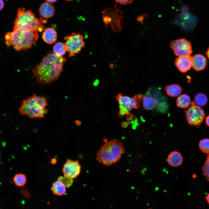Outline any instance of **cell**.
Instances as JSON below:
<instances>
[{
	"label": "cell",
	"mask_w": 209,
	"mask_h": 209,
	"mask_svg": "<svg viewBox=\"0 0 209 209\" xmlns=\"http://www.w3.org/2000/svg\"><path fill=\"white\" fill-rule=\"evenodd\" d=\"M66 61L64 57L49 52L33 69V76L38 83L49 84L58 79Z\"/></svg>",
	"instance_id": "cell-1"
},
{
	"label": "cell",
	"mask_w": 209,
	"mask_h": 209,
	"mask_svg": "<svg viewBox=\"0 0 209 209\" xmlns=\"http://www.w3.org/2000/svg\"><path fill=\"white\" fill-rule=\"evenodd\" d=\"M13 30L12 32L6 33L5 39L7 46H12L16 51H20L30 48L38 39L37 31L19 28Z\"/></svg>",
	"instance_id": "cell-2"
},
{
	"label": "cell",
	"mask_w": 209,
	"mask_h": 209,
	"mask_svg": "<svg viewBox=\"0 0 209 209\" xmlns=\"http://www.w3.org/2000/svg\"><path fill=\"white\" fill-rule=\"evenodd\" d=\"M47 100L48 98L46 96L34 94L23 100L19 112L31 118H43L48 111L46 108Z\"/></svg>",
	"instance_id": "cell-3"
},
{
	"label": "cell",
	"mask_w": 209,
	"mask_h": 209,
	"mask_svg": "<svg viewBox=\"0 0 209 209\" xmlns=\"http://www.w3.org/2000/svg\"><path fill=\"white\" fill-rule=\"evenodd\" d=\"M125 152L123 144L113 139L101 147L97 153L96 159L103 165H109L118 161Z\"/></svg>",
	"instance_id": "cell-4"
},
{
	"label": "cell",
	"mask_w": 209,
	"mask_h": 209,
	"mask_svg": "<svg viewBox=\"0 0 209 209\" xmlns=\"http://www.w3.org/2000/svg\"><path fill=\"white\" fill-rule=\"evenodd\" d=\"M14 29L42 32L44 26L30 10H26L24 8H19L14 22Z\"/></svg>",
	"instance_id": "cell-5"
},
{
	"label": "cell",
	"mask_w": 209,
	"mask_h": 209,
	"mask_svg": "<svg viewBox=\"0 0 209 209\" xmlns=\"http://www.w3.org/2000/svg\"><path fill=\"white\" fill-rule=\"evenodd\" d=\"M66 40L64 44L69 57L79 53L85 45L83 36L79 33H73L66 36Z\"/></svg>",
	"instance_id": "cell-6"
},
{
	"label": "cell",
	"mask_w": 209,
	"mask_h": 209,
	"mask_svg": "<svg viewBox=\"0 0 209 209\" xmlns=\"http://www.w3.org/2000/svg\"><path fill=\"white\" fill-rule=\"evenodd\" d=\"M191 104L190 107L185 111L186 120L190 125L198 126L203 121L206 113L204 110L194 102Z\"/></svg>",
	"instance_id": "cell-7"
},
{
	"label": "cell",
	"mask_w": 209,
	"mask_h": 209,
	"mask_svg": "<svg viewBox=\"0 0 209 209\" xmlns=\"http://www.w3.org/2000/svg\"><path fill=\"white\" fill-rule=\"evenodd\" d=\"M170 46L174 54L178 56L190 55L192 52L191 43L184 38L172 41Z\"/></svg>",
	"instance_id": "cell-8"
},
{
	"label": "cell",
	"mask_w": 209,
	"mask_h": 209,
	"mask_svg": "<svg viewBox=\"0 0 209 209\" xmlns=\"http://www.w3.org/2000/svg\"><path fill=\"white\" fill-rule=\"evenodd\" d=\"M143 95L139 94L135 96L133 98L124 96L119 93L116 96L119 106L124 107L127 111L129 112L132 109H138L140 105L141 100Z\"/></svg>",
	"instance_id": "cell-9"
},
{
	"label": "cell",
	"mask_w": 209,
	"mask_h": 209,
	"mask_svg": "<svg viewBox=\"0 0 209 209\" xmlns=\"http://www.w3.org/2000/svg\"><path fill=\"white\" fill-rule=\"evenodd\" d=\"M81 170V166L79 162L70 159L67 160L62 168L64 176L73 179L80 174Z\"/></svg>",
	"instance_id": "cell-10"
},
{
	"label": "cell",
	"mask_w": 209,
	"mask_h": 209,
	"mask_svg": "<svg viewBox=\"0 0 209 209\" xmlns=\"http://www.w3.org/2000/svg\"><path fill=\"white\" fill-rule=\"evenodd\" d=\"M192 58L190 55L179 56L176 59L175 64L181 72L186 73L192 66Z\"/></svg>",
	"instance_id": "cell-11"
},
{
	"label": "cell",
	"mask_w": 209,
	"mask_h": 209,
	"mask_svg": "<svg viewBox=\"0 0 209 209\" xmlns=\"http://www.w3.org/2000/svg\"><path fill=\"white\" fill-rule=\"evenodd\" d=\"M207 65L206 57L201 54L195 55L192 58V67L196 71L204 70Z\"/></svg>",
	"instance_id": "cell-12"
},
{
	"label": "cell",
	"mask_w": 209,
	"mask_h": 209,
	"mask_svg": "<svg viewBox=\"0 0 209 209\" xmlns=\"http://www.w3.org/2000/svg\"><path fill=\"white\" fill-rule=\"evenodd\" d=\"M39 11L42 17L48 19L53 16L55 9L54 6L51 3L46 1L40 5Z\"/></svg>",
	"instance_id": "cell-13"
},
{
	"label": "cell",
	"mask_w": 209,
	"mask_h": 209,
	"mask_svg": "<svg viewBox=\"0 0 209 209\" xmlns=\"http://www.w3.org/2000/svg\"><path fill=\"white\" fill-rule=\"evenodd\" d=\"M167 162L171 166L176 167L180 166L182 163L183 159L181 154L176 151H173L168 155Z\"/></svg>",
	"instance_id": "cell-14"
},
{
	"label": "cell",
	"mask_w": 209,
	"mask_h": 209,
	"mask_svg": "<svg viewBox=\"0 0 209 209\" xmlns=\"http://www.w3.org/2000/svg\"><path fill=\"white\" fill-rule=\"evenodd\" d=\"M42 37L46 43L52 44L54 43L57 39V33L53 28H48L44 30Z\"/></svg>",
	"instance_id": "cell-15"
},
{
	"label": "cell",
	"mask_w": 209,
	"mask_h": 209,
	"mask_svg": "<svg viewBox=\"0 0 209 209\" xmlns=\"http://www.w3.org/2000/svg\"><path fill=\"white\" fill-rule=\"evenodd\" d=\"M165 89L167 95L172 97H175L180 95L183 89L178 84H171L166 86Z\"/></svg>",
	"instance_id": "cell-16"
},
{
	"label": "cell",
	"mask_w": 209,
	"mask_h": 209,
	"mask_svg": "<svg viewBox=\"0 0 209 209\" xmlns=\"http://www.w3.org/2000/svg\"><path fill=\"white\" fill-rule=\"evenodd\" d=\"M66 187L62 183L58 180L53 183L51 190L54 195L62 196L66 192Z\"/></svg>",
	"instance_id": "cell-17"
},
{
	"label": "cell",
	"mask_w": 209,
	"mask_h": 209,
	"mask_svg": "<svg viewBox=\"0 0 209 209\" xmlns=\"http://www.w3.org/2000/svg\"><path fill=\"white\" fill-rule=\"evenodd\" d=\"M142 99L143 100V106L146 110H151L154 108L156 105V101L152 97L143 95Z\"/></svg>",
	"instance_id": "cell-18"
},
{
	"label": "cell",
	"mask_w": 209,
	"mask_h": 209,
	"mask_svg": "<svg viewBox=\"0 0 209 209\" xmlns=\"http://www.w3.org/2000/svg\"><path fill=\"white\" fill-rule=\"evenodd\" d=\"M176 105L182 108H186L190 105L191 99L190 96L186 94L180 95L176 100Z\"/></svg>",
	"instance_id": "cell-19"
},
{
	"label": "cell",
	"mask_w": 209,
	"mask_h": 209,
	"mask_svg": "<svg viewBox=\"0 0 209 209\" xmlns=\"http://www.w3.org/2000/svg\"><path fill=\"white\" fill-rule=\"evenodd\" d=\"M53 52L57 56H62L66 53L67 49L65 44L61 42L57 43L54 46Z\"/></svg>",
	"instance_id": "cell-20"
},
{
	"label": "cell",
	"mask_w": 209,
	"mask_h": 209,
	"mask_svg": "<svg viewBox=\"0 0 209 209\" xmlns=\"http://www.w3.org/2000/svg\"><path fill=\"white\" fill-rule=\"evenodd\" d=\"M208 98L207 96L203 93H197L195 96L194 102L197 105L201 107L206 105L208 102Z\"/></svg>",
	"instance_id": "cell-21"
},
{
	"label": "cell",
	"mask_w": 209,
	"mask_h": 209,
	"mask_svg": "<svg viewBox=\"0 0 209 209\" xmlns=\"http://www.w3.org/2000/svg\"><path fill=\"white\" fill-rule=\"evenodd\" d=\"M15 184L17 186L22 187L26 183L27 179L26 176L22 174H16L13 178Z\"/></svg>",
	"instance_id": "cell-22"
},
{
	"label": "cell",
	"mask_w": 209,
	"mask_h": 209,
	"mask_svg": "<svg viewBox=\"0 0 209 209\" xmlns=\"http://www.w3.org/2000/svg\"><path fill=\"white\" fill-rule=\"evenodd\" d=\"M199 146L202 151L205 153H209V138H205L201 140Z\"/></svg>",
	"instance_id": "cell-23"
},
{
	"label": "cell",
	"mask_w": 209,
	"mask_h": 209,
	"mask_svg": "<svg viewBox=\"0 0 209 209\" xmlns=\"http://www.w3.org/2000/svg\"><path fill=\"white\" fill-rule=\"evenodd\" d=\"M206 160L202 167L203 174L209 181V153L207 154Z\"/></svg>",
	"instance_id": "cell-24"
},
{
	"label": "cell",
	"mask_w": 209,
	"mask_h": 209,
	"mask_svg": "<svg viewBox=\"0 0 209 209\" xmlns=\"http://www.w3.org/2000/svg\"><path fill=\"white\" fill-rule=\"evenodd\" d=\"M58 180L62 183L67 188H69L71 186L73 183V179L64 176H60Z\"/></svg>",
	"instance_id": "cell-25"
},
{
	"label": "cell",
	"mask_w": 209,
	"mask_h": 209,
	"mask_svg": "<svg viewBox=\"0 0 209 209\" xmlns=\"http://www.w3.org/2000/svg\"><path fill=\"white\" fill-rule=\"evenodd\" d=\"M20 192L23 197L26 199H28L30 197V193L29 191L28 188L26 187L22 188Z\"/></svg>",
	"instance_id": "cell-26"
},
{
	"label": "cell",
	"mask_w": 209,
	"mask_h": 209,
	"mask_svg": "<svg viewBox=\"0 0 209 209\" xmlns=\"http://www.w3.org/2000/svg\"><path fill=\"white\" fill-rule=\"evenodd\" d=\"M134 0H115L116 3H119L121 5H125L131 3Z\"/></svg>",
	"instance_id": "cell-27"
},
{
	"label": "cell",
	"mask_w": 209,
	"mask_h": 209,
	"mask_svg": "<svg viewBox=\"0 0 209 209\" xmlns=\"http://www.w3.org/2000/svg\"><path fill=\"white\" fill-rule=\"evenodd\" d=\"M4 6L3 1L2 0H0V11L2 10Z\"/></svg>",
	"instance_id": "cell-28"
},
{
	"label": "cell",
	"mask_w": 209,
	"mask_h": 209,
	"mask_svg": "<svg viewBox=\"0 0 209 209\" xmlns=\"http://www.w3.org/2000/svg\"><path fill=\"white\" fill-rule=\"evenodd\" d=\"M57 162V159L55 158H52L50 161V163L53 164H55Z\"/></svg>",
	"instance_id": "cell-29"
},
{
	"label": "cell",
	"mask_w": 209,
	"mask_h": 209,
	"mask_svg": "<svg viewBox=\"0 0 209 209\" xmlns=\"http://www.w3.org/2000/svg\"><path fill=\"white\" fill-rule=\"evenodd\" d=\"M205 122L206 125L209 127V115L206 117Z\"/></svg>",
	"instance_id": "cell-30"
},
{
	"label": "cell",
	"mask_w": 209,
	"mask_h": 209,
	"mask_svg": "<svg viewBox=\"0 0 209 209\" xmlns=\"http://www.w3.org/2000/svg\"><path fill=\"white\" fill-rule=\"evenodd\" d=\"M121 125L122 127L126 128L127 126L128 123L126 122H122Z\"/></svg>",
	"instance_id": "cell-31"
},
{
	"label": "cell",
	"mask_w": 209,
	"mask_h": 209,
	"mask_svg": "<svg viewBox=\"0 0 209 209\" xmlns=\"http://www.w3.org/2000/svg\"><path fill=\"white\" fill-rule=\"evenodd\" d=\"M75 123L77 126H80L81 124V122L79 120H76L75 121Z\"/></svg>",
	"instance_id": "cell-32"
},
{
	"label": "cell",
	"mask_w": 209,
	"mask_h": 209,
	"mask_svg": "<svg viewBox=\"0 0 209 209\" xmlns=\"http://www.w3.org/2000/svg\"><path fill=\"white\" fill-rule=\"evenodd\" d=\"M206 54L207 57L209 59V47L207 49V51L206 52Z\"/></svg>",
	"instance_id": "cell-33"
},
{
	"label": "cell",
	"mask_w": 209,
	"mask_h": 209,
	"mask_svg": "<svg viewBox=\"0 0 209 209\" xmlns=\"http://www.w3.org/2000/svg\"><path fill=\"white\" fill-rule=\"evenodd\" d=\"M47 2L52 3L56 2L57 0H46Z\"/></svg>",
	"instance_id": "cell-34"
},
{
	"label": "cell",
	"mask_w": 209,
	"mask_h": 209,
	"mask_svg": "<svg viewBox=\"0 0 209 209\" xmlns=\"http://www.w3.org/2000/svg\"><path fill=\"white\" fill-rule=\"evenodd\" d=\"M206 198L208 203L209 204V193L206 197Z\"/></svg>",
	"instance_id": "cell-35"
},
{
	"label": "cell",
	"mask_w": 209,
	"mask_h": 209,
	"mask_svg": "<svg viewBox=\"0 0 209 209\" xmlns=\"http://www.w3.org/2000/svg\"><path fill=\"white\" fill-rule=\"evenodd\" d=\"M65 0L67 1H72L73 0Z\"/></svg>",
	"instance_id": "cell-36"
}]
</instances>
